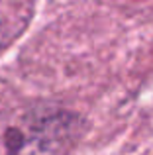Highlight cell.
Segmentation results:
<instances>
[{
	"instance_id": "6da1fadb",
	"label": "cell",
	"mask_w": 153,
	"mask_h": 155,
	"mask_svg": "<svg viewBox=\"0 0 153 155\" xmlns=\"http://www.w3.org/2000/svg\"><path fill=\"white\" fill-rule=\"evenodd\" d=\"M76 112L55 104H26L0 112V155H69L83 136Z\"/></svg>"
},
{
	"instance_id": "7a4b0ae2",
	"label": "cell",
	"mask_w": 153,
	"mask_h": 155,
	"mask_svg": "<svg viewBox=\"0 0 153 155\" xmlns=\"http://www.w3.org/2000/svg\"><path fill=\"white\" fill-rule=\"evenodd\" d=\"M4 47V22L2 18H0V49Z\"/></svg>"
}]
</instances>
